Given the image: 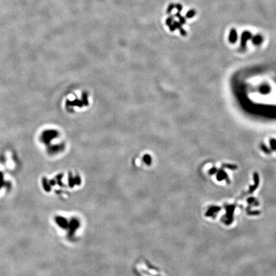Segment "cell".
<instances>
[{"instance_id":"cell-4","label":"cell","mask_w":276,"mask_h":276,"mask_svg":"<svg viewBox=\"0 0 276 276\" xmlns=\"http://www.w3.org/2000/svg\"><path fill=\"white\" fill-rule=\"evenodd\" d=\"M217 178L218 180H222L224 179H228V176H227L226 173L223 171V170H220V171H219L217 173Z\"/></svg>"},{"instance_id":"cell-3","label":"cell","mask_w":276,"mask_h":276,"mask_svg":"<svg viewBox=\"0 0 276 276\" xmlns=\"http://www.w3.org/2000/svg\"><path fill=\"white\" fill-rule=\"evenodd\" d=\"M263 40V37L260 35H256L252 37V43L254 45H260L262 43Z\"/></svg>"},{"instance_id":"cell-7","label":"cell","mask_w":276,"mask_h":276,"mask_svg":"<svg viewBox=\"0 0 276 276\" xmlns=\"http://www.w3.org/2000/svg\"><path fill=\"white\" fill-rule=\"evenodd\" d=\"M270 145L272 150L276 151V139H271L270 140Z\"/></svg>"},{"instance_id":"cell-6","label":"cell","mask_w":276,"mask_h":276,"mask_svg":"<svg viewBox=\"0 0 276 276\" xmlns=\"http://www.w3.org/2000/svg\"><path fill=\"white\" fill-rule=\"evenodd\" d=\"M176 16L177 17H179V21H180V24H185V23H186V18L181 16L180 12H179V13L176 14Z\"/></svg>"},{"instance_id":"cell-8","label":"cell","mask_w":276,"mask_h":276,"mask_svg":"<svg viewBox=\"0 0 276 276\" xmlns=\"http://www.w3.org/2000/svg\"><path fill=\"white\" fill-rule=\"evenodd\" d=\"M222 168H226L231 169H236L237 168V166L235 165L229 164H225L222 165Z\"/></svg>"},{"instance_id":"cell-5","label":"cell","mask_w":276,"mask_h":276,"mask_svg":"<svg viewBox=\"0 0 276 276\" xmlns=\"http://www.w3.org/2000/svg\"><path fill=\"white\" fill-rule=\"evenodd\" d=\"M195 15H196V10L192 9V10H190L189 11H188V12H187L186 17L190 19L195 16Z\"/></svg>"},{"instance_id":"cell-10","label":"cell","mask_w":276,"mask_h":276,"mask_svg":"<svg viewBox=\"0 0 276 276\" xmlns=\"http://www.w3.org/2000/svg\"><path fill=\"white\" fill-rule=\"evenodd\" d=\"M174 8H175V5H173V4H172V5H170L169 6V7H168V13H170V12H171Z\"/></svg>"},{"instance_id":"cell-2","label":"cell","mask_w":276,"mask_h":276,"mask_svg":"<svg viewBox=\"0 0 276 276\" xmlns=\"http://www.w3.org/2000/svg\"><path fill=\"white\" fill-rule=\"evenodd\" d=\"M237 39H238V34H237V30L235 29L232 28L231 30H230L229 34L228 39H229V42H231L232 44L235 43L237 40Z\"/></svg>"},{"instance_id":"cell-11","label":"cell","mask_w":276,"mask_h":276,"mask_svg":"<svg viewBox=\"0 0 276 276\" xmlns=\"http://www.w3.org/2000/svg\"><path fill=\"white\" fill-rule=\"evenodd\" d=\"M216 171H217V169L215 168H212L209 171V173L210 174V175H213V174H214Z\"/></svg>"},{"instance_id":"cell-12","label":"cell","mask_w":276,"mask_h":276,"mask_svg":"<svg viewBox=\"0 0 276 276\" xmlns=\"http://www.w3.org/2000/svg\"><path fill=\"white\" fill-rule=\"evenodd\" d=\"M176 8L177 9L178 11H179V12H180L181 10H182V6H181L180 4H178L176 6Z\"/></svg>"},{"instance_id":"cell-1","label":"cell","mask_w":276,"mask_h":276,"mask_svg":"<svg viewBox=\"0 0 276 276\" xmlns=\"http://www.w3.org/2000/svg\"><path fill=\"white\" fill-rule=\"evenodd\" d=\"M251 38H252V33L251 32H249L248 31L243 32V33L242 34V36H241V42H240L241 47L242 48H245V46H246L247 42L248 41V40L251 39Z\"/></svg>"},{"instance_id":"cell-9","label":"cell","mask_w":276,"mask_h":276,"mask_svg":"<svg viewBox=\"0 0 276 276\" xmlns=\"http://www.w3.org/2000/svg\"><path fill=\"white\" fill-rule=\"evenodd\" d=\"M173 17H169L168 19H167V24L168 26H170L171 24H172V22H173Z\"/></svg>"}]
</instances>
